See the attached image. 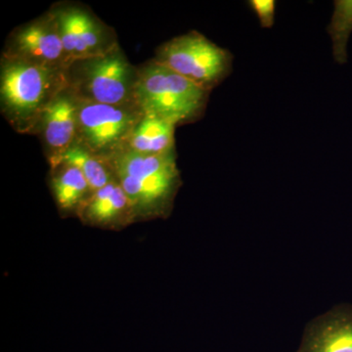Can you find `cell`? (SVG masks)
<instances>
[{
	"label": "cell",
	"instance_id": "obj_1",
	"mask_svg": "<svg viewBox=\"0 0 352 352\" xmlns=\"http://www.w3.org/2000/svg\"><path fill=\"white\" fill-rule=\"evenodd\" d=\"M104 161L126 194L136 220L170 215L182 185L175 151L145 155L126 146Z\"/></svg>",
	"mask_w": 352,
	"mask_h": 352
},
{
	"label": "cell",
	"instance_id": "obj_2",
	"mask_svg": "<svg viewBox=\"0 0 352 352\" xmlns=\"http://www.w3.org/2000/svg\"><path fill=\"white\" fill-rule=\"evenodd\" d=\"M208 94L210 90L154 61L138 72L133 99L145 115L177 126L201 117Z\"/></svg>",
	"mask_w": 352,
	"mask_h": 352
},
{
	"label": "cell",
	"instance_id": "obj_3",
	"mask_svg": "<svg viewBox=\"0 0 352 352\" xmlns=\"http://www.w3.org/2000/svg\"><path fill=\"white\" fill-rule=\"evenodd\" d=\"M58 71L16 57L4 62L0 80L1 104L13 122L28 124L41 117L48 102L60 91L55 88L59 82Z\"/></svg>",
	"mask_w": 352,
	"mask_h": 352
},
{
	"label": "cell",
	"instance_id": "obj_4",
	"mask_svg": "<svg viewBox=\"0 0 352 352\" xmlns=\"http://www.w3.org/2000/svg\"><path fill=\"white\" fill-rule=\"evenodd\" d=\"M76 89L85 100L108 105L127 106L134 101L138 74L118 46L95 55L72 62Z\"/></svg>",
	"mask_w": 352,
	"mask_h": 352
},
{
	"label": "cell",
	"instance_id": "obj_5",
	"mask_svg": "<svg viewBox=\"0 0 352 352\" xmlns=\"http://www.w3.org/2000/svg\"><path fill=\"white\" fill-rule=\"evenodd\" d=\"M156 61L208 90L226 80L233 69L230 51L196 32L164 43Z\"/></svg>",
	"mask_w": 352,
	"mask_h": 352
},
{
	"label": "cell",
	"instance_id": "obj_6",
	"mask_svg": "<svg viewBox=\"0 0 352 352\" xmlns=\"http://www.w3.org/2000/svg\"><path fill=\"white\" fill-rule=\"evenodd\" d=\"M127 106L78 99L76 142L102 160L126 147L143 115Z\"/></svg>",
	"mask_w": 352,
	"mask_h": 352
},
{
	"label": "cell",
	"instance_id": "obj_7",
	"mask_svg": "<svg viewBox=\"0 0 352 352\" xmlns=\"http://www.w3.org/2000/svg\"><path fill=\"white\" fill-rule=\"evenodd\" d=\"M63 43L69 65L110 50L107 32L91 14L78 7L58 9L53 13Z\"/></svg>",
	"mask_w": 352,
	"mask_h": 352
},
{
	"label": "cell",
	"instance_id": "obj_8",
	"mask_svg": "<svg viewBox=\"0 0 352 352\" xmlns=\"http://www.w3.org/2000/svg\"><path fill=\"white\" fill-rule=\"evenodd\" d=\"M12 57L46 68L69 66L63 43L54 16L34 21L14 36Z\"/></svg>",
	"mask_w": 352,
	"mask_h": 352
},
{
	"label": "cell",
	"instance_id": "obj_9",
	"mask_svg": "<svg viewBox=\"0 0 352 352\" xmlns=\"http://www.w3.org/2000/svg\"><path fill=\"white\" fill-rule=\"evenodd\" d=\"M296 352H352V305H335L308 322Z\"/></svg>",
	"mask_w": 352,
	"mask_h": 352
},
{
	"label": "cell",
	"instance_id": "obj_10",
	"mask_svg": "<svg viewBox=\"0 0 352 352\" xmlns=\"http://www.w3.org/2000/svg\"><path fill=\"white\" fill-rule=\"evenodd\" d=\"M76 215L87 226L110 230H120L136 221L131 201L116 178L92 192Z\"/></svg>",
	"mask_w": 352,
	"mask_h": 352
},
{
	"label": "cell",
	"instance_id": "obj_11",
	"mask_svg": "<svg viewBox=\"0 0 352 352\" xmlns=\"http://www.w3.org/2000/svg\"><path fill=\"white\" fill-rule=\"evenodd\" d=\"M78 111V96L67 89H60L41 113L46 144L56 150L57 154L76 142Z\"/></svg>",
	"mask_w": 352,
	"mask_h": 352
},
{
	"label": "cell",
	"instance_id": "obj_12",
	"mask_svg": "<svg viewBox=\"0 0 352 352\" xmlns=\"http://www.w3.org/2000/svg\"><path fill=\"white\" fill-rule=\"evenodd\" d=\"M175 126L168 120L143 113L126 147L145 155H163L175 151Z\"/></svg>",
	"mask_w": 352,
	"mask_h": 352
},
{
	"label": "cell",
	"instance_id": "obj_13",
	"mask_svg": "<svg viewBox=\"0 0 352 352\" xmlns=\"http://www.w3.org/2000/svg\"><path fill=\"white\" fill-rule=\"evenodd\" d=\"M54 168L57 170L51 180V188L58 208L66 214H78L94 191L87 178L75 166L61 164Z\"/></svg>",
	"mask_w": 352,
	"mask_h": 352
},
{
	"label": "cell",
	"instance_id": "obj_14",
	"mask_svg": "<svg viewBox=\"0 0 352 352\" xmlns=\"http://www.w3.org/2000/svg\"><path fill=\"white\" fill-rule=\"evenodd\" d=\"M52 162L54 166L62 164L75 166L87 178L94 192L115 179L107 163L88 151L87 148L76 141L63 152L55 155Z\"/></svg>",
	"mask_w": 352,
	"mask_h": 352
},
{
	"label": "cell",
	"instance_id": "obj_15",
	"mask_svg": "<svg viewBox=\"0 0 352 352\" xmlns=\"http://www.w3.org/2000/svg\"><path fill=\"white\" fill-rule=\"evenodd\" d=\"M327 32L332 39L333 57L338 64L347 62V43L352 32V0H336Z\"/></svg>",
	"mask_w": 352,
	"mask_h": 352
},
{
	"label": "cell",
	"instance_id": "obj_16",
	"mask_svg": "<svg viewBox=\"0 0 352 352\" xmlns=\"http://www.w3.org/2000/svg\"><path fill=\"white\" fill-rule=\"evenodd\" d=\"M248 3L258 17L261 28L271 29L275 22L276 1L274 0H250Z\"/></svg>",
	"mask_w": 352,
	"mask_h": 352
}]
</instances>
